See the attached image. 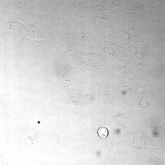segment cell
I'll list each match as a JSON object with an SVG mask.
<instances>
[{"label":"cell","instance_id":"1","mask_svg":"<svg viewBox=\"0 0 165 165\" xmlns=\"http://www.w3.org/2000/svg\"><path fill=\"white\" fill-rule=\"evenodd\" d=\"M84 2V0H74L72 5L67 10L65 17L67 18L72 17L77 13L79 7Z\"/></svg>","mask_w":165,"mask_h":165},{"label":"cell","instance_id":"2","mask_svg":"<svg viewBox=\"0 0 165 165\" xmlns=\"http://www.w3.org/2000/svg\"><path fill=\"white\" fill-rule=\"evenodd\" d=\"M97 133L100 137L105 139L108 135V132L106 128L101 127L98 130Z\"/></svg>","mask_w":165,"mask_h":165}]
</instances>
